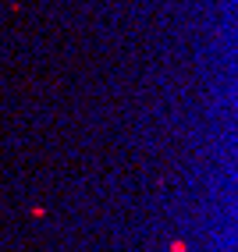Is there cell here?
Returning <instances> with one entry per match:
<instances>
[{
    "label": "cell",
    "instance_id": "1",
    "mask_svg": "<svg viewBox=\"0 0 238 252\" xmlns=\"http://www.w3.org/2000/svg\"><path fill=\"white\" fill-rule=\"evenodd\" d=\"M171 252H189V249H185V242H171Z\"/></svg>",
    "mask_w": 238,
    "mask_h": 252
}]
</instances>
